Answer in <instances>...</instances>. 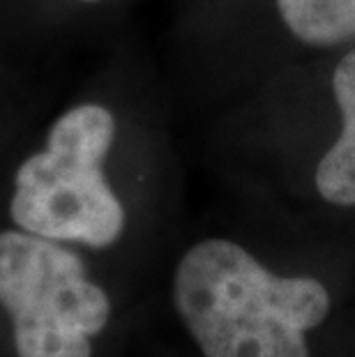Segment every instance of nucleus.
<instances>
[{
  "instance_id": "nucleus-5",
  "label": "nucleus",
  "mask_w": 355,
  "mask_h": 357,
  "mask_svg": "<svg viewBox=\"0 0 355 357\" xmlns=\"http://www.w3.org/2000/svg\"><path fill=\"white\" fill-rule=\"evenodd\" d=\"M286 28L312 47L355 40V0H277Z\"/></svg>"
},
{
  "instance_id": "nucleus-2",
  "label": "nucleus",
  "mask_w": 355,
  "mask_h": 357,
  "mask_svg": "<svg viewBox=\"0 0 355 357\" xmlns=\"http://www.w3.org/2000/svg\"><path fill=\"white\" fill-rule=\"evenodd\" d=\"M116 120L100 104L63 113L47 148L17 173L12 219L26 233L49 240L109 247L125 229V210L102 173Z\"/></svg>"
},
{
  "instance_id": "nucleus-1",
  "label": "nucleus",
  "mask_w": 355,
  "mask_h": 357,
  "mask_svg": "<svg viewBox=\"0 0 355 357\" xmlns=\"http://www.w3.org/2000/svg\"><path fill=\"white\" fill-rule=\"evenodd\" d=\"M173 300L206 357H309L305 332L330 295L312 277H277L229 240H203L178 263Z\"/></svg>"
},
{
  "instance_id": "nucleus-4",
  "label": "nucleus",
  "mask_w": 355,
  "mask_h": 357,
  "mask_svg": "<svg viewBox=\"0 0 355 357\" xmlns=\"http://www.w3.org/2000/svg\"><path fill=\"white\" fill-rule=\"evenodd\" d=\"M332 90L342 111V134L316 169V189L328 203L355 205V51L339 60Z\"/></svg>"
},
{
  "instance_id": "nucleus-6",
  "label": "nucleus",
  "mask_w": 355,
  "mask_h": 357,
  "mask_svg": "<svg viewBox=\"0 0 355 357\" xmlns=\"http://www.w3.org/2000/svg\"><path fill=\"white\" fill-rule=\"evenodd\" d=\"M86 3H97V0H86Z\"/></svg>"
},
{
  "instance_id": "nucleus-3",
  "label": "nucleus",
  "mask_w": 355,
  "mask_h": 357,
  "mask_svg": "<svg viewBox=\"0 0 355 357\" xmlns=\"http://www.w3.org/2000/svg\"><path fill=\"white\" fill-rule=\"evenodd\" d=\"M0 305L14 323L19 357H90V337L111 302L77 254L33 233H0Z\"/></svg>"
}]
</instances>
